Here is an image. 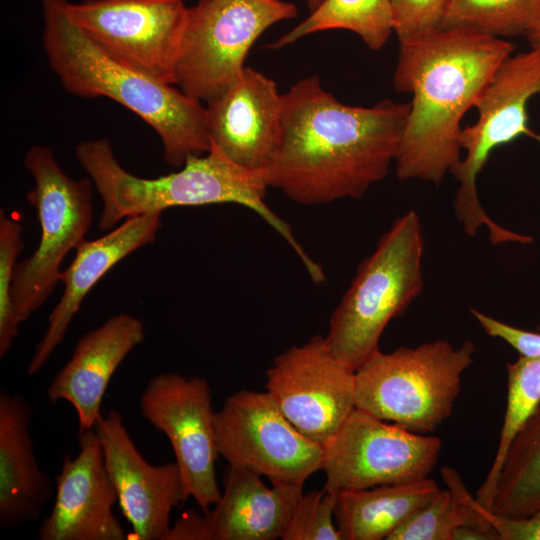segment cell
<instances>
[{"mask_svg":"<svg viewBox=\"0 0 540 540\" xmlns=\"http://www.w3.org/2000/svg\"><path fill=\"white\" fill-rule=\"evenodd\" d=\"M409 103L371 107L339 102L318 76L282 94L280 132L262 170L269 187L303 205L360 198L395 161Z\"/></svg>","mask_w":540,"mask_h":540,"instance_id":"1","label":"cell"},{"mask_svg":"<svg viewBox=\"0 0 540 540\" xmlns=\"http://www.w3.org/2000/svg\"><path fill=\"white\" fill-rule=\"evenodd\" d=\"M513 50L506 39L463 30L400 44L392 82L412 95L394 161L400 180L439 186L451 173L461 160L463 116Z\"/></svg>","mask_w":540,"mask_h":540,"instance_id":"2","label":"cell"},{"mask_svg":"<svg viewBox=\"0 0 540 540\" xmlns=\"http://www.w3.org/2000/svg\"><path fill=\"white\" fill-rule=\"evenodd\" d=\"M75 152L102 199L100 230L110 231L121 220L172 207L235 203L254 211L288 243L314 283L326 279L290 225L267 205L269 186L263 171L234 163L215 146L204 155L188 157L179 171L157 178L128 172L105 138L82 141Z\"/></svg>","mask_w":540,"mask_h":540,"instance_id":"3","label":"cell"},{"mask_svg":"<svg viewBox=\"0 0 540 540\" xmlns=\"http://www.w3.org/2000/svg\"><path fill=\"white\" fill-rule=\"evenodd\" d=\"M66 1L42 0V45L62 87L81 98L107 97L135 113L158 134L170 166L209 152L202 103L106 53L71 22Z\"/></svg>","mask_w":540,"mask_h":540,"instance_id":"4","label":"cell"},{"mask_svg":"<svg viewBox=\"0 0 540 540\" xmlns=\"http://www.w3.org/2000/svg\"><path fill=\"white\" fill-rule=\"evenodd\" d=\"M424 248L420 218L409 210L361 262L334 309L325 338L333 355L354 372L380 350L379 340L389 322L422 292Z\"/></svg>","mask_w":540,"mask_h":540,"instance_id":"5","label":"cell"},{"mask_svg":"<svg viewBox=\"0 0 540 540\" xmlns=\"http://www.w3.org/2000/svg\"><path fill=\"white\" fill-rule=\"evenodd\" d=\"M476 351L470 339L379 350L355 371V407L413 433L433 432L451 415Z\"/></svg>","mask_w":540,"mask_h":540,"instance_id":"6","label":"cell"},{"mask_svg":"<svg viewBox=\"0 0 540 540\" xmlns=\"http://www.w3.org/2000/svg\"><path fill=\"white\" fill-rule=\"evenodd\" d=\"M539 93L540 49L511 54L500 63L477 99V121L462 128L460 143L465 157L451 171L459 182L453 209L470 237L484 226L493 244H528L533 240L500 226L488 216L480 203L476 181L494 149L521 135H532L527 125V106Z\"/></svg>","mask_w":540,"mask_h":540,"instance_id":"7","label":"cell"},{"mask_svg":"<svg viewBox=\"0 0 540 540\" xmlns=\"http://www.w3.org/2000/svg\"><path fill=\"white\" fill-rule=\"evenodd\" d=\"M24 166L34 181L26 198L36 210L41 235L34 253L18 262L14 272L11 300L20 322L54 291L64 258L85 240L94 219L93 182L68 176L50 147H30Z\"/></svg>","mask_w":540,"mask_h":540,"instance_id":"8","label":"cell"},{"mask_svg":"<svg viewBox=\"0 0 540 540\" xmlns=\"http://www.w3.org/2000/svg\"><path fill=\"white\" fill-rule=\"evenodd\" d=\"M297 14L283 0H198L188 7L174 85L195 100L212 101L240 77L261 34Z\"/></svg>","mask_w":540,"mask_h":540,"instance_id":"9","label":"cell"},{"mask_svg":"<svg viewBox=\"0 0 540 540\" xmlns=\"http://www.w3.org/2000/svg\"><path fill=\"white\" fill-rule=\"evenodd\" d=\"M219 455L229 465L267 477L271 483L303 485L321 470L323 446L303 435L268 392L240 390L214 411Z\"/></svg>","mask_w":540,"mask_h":540,"instance_id":"10","label":"cell"},{"mask_svg":"<svg viewBox=\"0 0 540 540\" xmlns=\"http://www.w3.org/2000/svg\"><path fill=\"white\" fill-rule=\"evenodd\" d=\"M441 448L438 437L407 431L355 408L323 446V488L339 493L426 478Z\"/></svg>","mask_w":540,"mask_h":540,"instance_id":"11","label":"cell"},{"mask_svg":"<svg viewBox=\"0 0 540 540\" xmlns=\"http://www.w3.org/2000/svg\"><path fill=\"white\" fill-rule=\"evenodd\" d=\"M66 13L113 58L174 85L188 7L183 0L66 1Z\"/></svg>","mask_w":540,"mask_h":540,"instance_id":"12","label":"cell"},{"mask_svg":"<svg viewBox=\"0 0 540 540\" xmlns=\"http://www.w3.org/2000/svg\"><path fill=\"white\" fill-rule=\"evenodd\" d=\"M142 418L164 433L179 468L184 498L207 512L221 497L216 478L219 456L212 393L201 376L166 372L155 375L140 395Z\"/></svg>","mask_w":540,"mask_h":540,"instance_id":"13","label":"cell"},{"mask_svg":"<svg viewBox=\"0 0 540 540\" xmlns=\"http://www.w3.org/2000/svg\"><path fill=\"white\" fill-rule=\"evenodd\" d=\"M265 388L284 416L324 446L355 407V372L331 352L325 336H312L274 358Z\"/></svg>","mask_w":540,"mask_h":540,"instance_id":"14","label":"cell"},{"mask_svg":"<svg viewBox=\"0 0 540 540\" xmlns=\"http://www.w3.org/2000/svg\"><path fill=\"white\" fill-rule=\"evenodd\" d=\"M94 429L119 507L132 527L127 539L166 540L173 508L186 502L176 462H147L116 409L101 415Z\"/></svg>","mask_w":540,"mask_h":540,"instance_id":"15","label":"cell"},{"mask_svg":"<svg viewBox=\"0 0 540 540\" xmlns=\"http://www.w3.org/2000/svg\"><path fill=\"white\" fill-rule=\"evenodd\" d=\"M229 465L221 497L212 509L184 512L171 526L166 540L281 539L303 485L273 482Z\"/></svg>","mask_w":540,"mask_h":540,"instance_id":"16","label":"cell"},{"mask_svg":"<svg viewBox=\"0 0 540 540\" xmlns=\"http://www.w3.org/2000/svg\"><path fill=\"white\" fill-rule=\"evenodd\" d=\"M79 452L65 455L55 481L51 512L42 521L40 540H125L115 516L118 503L95 429L79 431Z\"/></svg>","mask_w":540,"mask_h":540,"instance_id":"17","label":"cell"},{"mask_svg":"<svg viewBox=\"0 0 540 540\" xmlns=\"http://www.w3.org/2000/svg\"><path fill=\"white\" fill-rule=\"evenodd\" d=\"M281 109L277 84L245 67L230 88L206 103L211 145L246 169L263 170L277 144Z\"/></svg>","mask_w":540,"mask_h":540,"instance_id":"18","label":"cell"},{"mask_svg":"<svg viewBox=\"0 0 540 540\" xmlns=\"http://www.w3.org/2000/svg\"><path fill=\"white\" fill-rule=\"evenodd\" d=\"M162 212L125 219L114 230L93 240H83L69 266L61 270L63 294L48 317V327L36 345L27 373H38L60 345L74 315L95 284L117 263L155 241L162 226Z\"/></svg>","mask_w":540,"mask_h":540,"instance_id":"19","label":"cell"},{"mask_svg":"<svg viewBox=\"0 0 540 540\" xmlns=\"http://www.w3.org/2000/svg\"><path fill=\"white\" fill-rule=\"evenodd\" d=\"M144 337L142 321L128 313L114 315L83 334L68 362L50 382L48 400L70 403L77 414L79 431L94 429L112 376Z\"/></svg>","mask_w":540,"mask_h":540,"instance_id":"20","label":"cell"},{"mask_svg":"<svg viewBox=\"0 0 540 540\" xmlns=\"http://www.w3.org/2000/svg\"><path fill=\"white\" fill-rule=\"evenodd\" d=\"M32 406L22 394L0 391V527L38 521L55 494L39 466L31 436Z\"/></svg>","mask_w":540,"mask_h":540,"instance_id":"21","label":"cell"},{"mask_svg":"<svg viewBox=\"0 0 540 540\" xmlns=\"http://www.w3.org/2000/svg\"><path fill=\"white\" fill-rule=\"evenodd\" d=\"M428 477L338 493L334 516L342 540H387L440 491Z\"/></svg>","mask_w":540,"mask_h":540,"instance_id":"22","label":"cell"},{"mask_svg":"<svg viewBox=\"0 0 540 540\" xmlns=\"http://www.w3.org/2000/svg\"><path fill=\"white\" fill-rule=\"evenodd\" d=\"M540 509V404L514 438L489 511L525 517Z\"/></svg>","mask_w":540,"mask_h":540,"instance_id":"23","label":"cell"},{"mask_svg":"<svg viewBox=\"0 0 540 540\" xmlns=\"http://www.w3.org/2000/svg\"><path fill=\"white\" fill-rule=\"evenodd\" d=\"M333 29L352 31L369 49L380 50L393 32L389 0H325L307 18L267 47L280 49L306 35Z\"/></svg>","mask_w":540,"mask_h":540,"instance_id":"24","label":"cell"},{"mask_svg":"<svg viewBox=\"0 0 540 540\" xmlns=\"http://www.w3.org/2000/svg\"><path fill=\"white\" fill-rule=\"evenodd\" d=\"M507 404L498 448L483 484L476 492L477 502L487 510L492 507L498 477L507 452L522 427L540 404V357L520 356L508 363Z\"/></svg>","mask_w":540,"mask_h":540,"instance_id":"25","label":"cell"},{"mask_svg":"<svg viewBox=\"0 0 540 540\" xmlns=\"http://www.w3.org/2000/svg\"><path fill=\"white\" fill-rule=\"evenodd\" d=\"M540 18V0H450L441 30L505 39L526 35Z\"/></svg>","mask_w":540,"mask_h":540,"instance_id":"26","label":"cell"},{"mask_svg":"<svg viewBox=\"0 0 540 540\" xmlns=\"http://www.w3.org/2000/svg\"><path fill=\"white\" fill-rule=\"evenodd\" d=\"M21 223L0 212V357L11 349L20 321L13 309L11 290L17 258L24 249Z\"/></svg>","mask_w":540,"mask_h":540,"instance_id":"27","label":"cell"},{"mask_svg":"<svg viewBox=\"0 0 540 540\" xmlns=\"http://www.w3.org/2000/svg\"><path fill=\"white\" fill-rule=\"evenodd\" d=\"M338 493L325 488L302 494L282 534V540H342L335 526Z\"/></svg>","mask_w":540,"mask_h":540,"instance_id":"28","label":"cell"},{"mask_svg":"<svg viewBox=\"0 0 540 540\" xmlns=\"http://www.w3.org/2000/svg\"><path fill=\"white\" fill-rule=\"evenodd\" d=\"M450 0H389L393 32L400 44L441 30Z\"/></svg>","mask_w":540,"mask_h":540,"instance_id":"29","label":"cell"},{"mask_svg":"<svg viewBox=\"0 0 540 540\" xmlns=\"http://www.w3.org/2000/svg\"><path fill=\"white\" fill-rule=\"evenodd\" d=\"M470 312L486 334L504 340L516 349L520 356L540 357V333L516 328L473 308Z\"/></svg>","mask_w":540,"mask_h":540,"instance_id":"30","label":"cell"},{"mask_svg":"<svg viewBox=\"0 0 540 540\" xmlns=\"http://www.w3.org/2000/svg\"><path fill=\"white\" fill-rule=\"evenodd\" d=\"M485 519L498 535V540H540V509L525 517L497 515L478 503Z\"/></svg>","mask_w":540,"mask_h":540,"instance_id":"31","label":"cell"},{"mask_svg":"<svg viewBox=\"0 0 540 540\" xmlns=\"http://www.w3.org/2000/svg\"><path fill=\"white\" fill-rule=\"evenodd\" d=\"M531 45V48L540 49V18L531 27V29L525 35Z\"/></svg>","mask_w":540,"mask_h":540,"instance_id":"32","label":"cell"},{"mask_svg":"<svg viewBox=\"0 0 540 540\" xmlns=\"http://www.w3.org/2000/svg\"><path fill=\"white\" fill-rule=\"evenodd\" d=\"M325 0H307L308 9L311 12L316 10Z\"/></svg>","mask_w":540,"mask_h":540,"instance_id":"33","label":"cell"}]
</instances>
